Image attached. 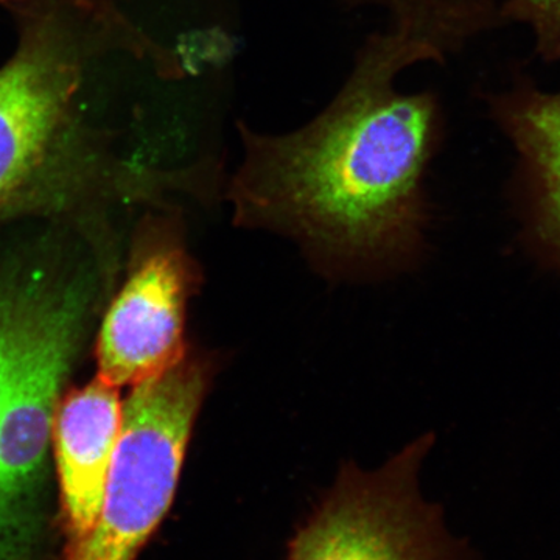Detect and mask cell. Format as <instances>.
<instances>
[{
    "label": "cell",
    "instance_id": "obj_8",
    "mask_svg": "<svg viewBox=\"0 0 560 560\" xmlns=\"http://www.w3.org/2000/svg\"><path fill=\"white\" fill-rule=\"evenodd\" d=\"M508 121L536 187L537 242L560 265V94L533 95Z\"/></svg>",
    "mask_w": 560,
    "mask_h": 560
},
{
    "label": "cell",
    "instance_id": "obj_2",
    "mask_svg": "<svg viewBox=\"0 0 560 560\" xmlns=\"http://www.w3.org/2000/svg\"><path fill=\"white\" fill-rule=\"evenodd\" d=\"M9 13L16 44L0 66V219L165 186L168 173L138 172L120 160L117 132L92 116L88 91L103 58L120 51L158 69L171 60V49L128 18L55 2Z\"/></svg>",
    "mask_w": 560,
    "mask_h": 560
},
{
    "label": "cell",
    "instance_id": "obj_12",
    "mask_svg": "<svg viewBox=\"0 0 560 560\" xmlns=\"http://www.w3.org/2000/svg\"><path fill=\"white\" fill-rule=\"evenodd\" d=\"M375 2H396V0H375Z\"/></svg>",
    "mask_w": 560,
    "mask_h": 560
},
{
    "label": "cell",
    "instance_id": "obj_11",
    "mask_svg": "<svg viewBox=\"0 0 560 560\" xmlns=\"http://www.w3.org/2000/svg\"><path fill=\"white\" fill-rule=\"evenodd\" d=\"M35 2L62 3V5L72 7V9L84 11V13L95 14V16L125 20L127 14H125L124 5L130 0H0V7L9 11L14 7Z\"/></svg>",
    "mask_w": 560,
    "mask_h": 560
},
{
    "label": "cell",
    "instance_id": "obj_3",
    "mask_svg": "<svg viewBox=\"0 0 560 560\" xmlns=\"http://www.w3.org/2000/svg\"><path fill=\"white\" fill-rule=\"evenodd\" d=\"M209 378L208 361L186 355L135 385L124 404L101 512L73 541L68 560L135 559L171 510Z\"/></svg>",
    "mask_w": 560,
    "mask_h": 560
},
{
    "label": "cell",
    "instance_id": "obj_7",
    "mask_svg": "<svg viewBox=\"0 0 560 560\" xmlns=\"http://www.w3.org/2000/svg\"><path fill=\"white\" fill-rule=\"evenodd\" d=\"M121 418L119 390L102 378L72 390L58 405L51 440L72 544L92 528L101 512Z\"/></svg>",
    "mask_w": 560,
    "mask_h": 560
},
{
    "label": "cell",
    "instance_id": "obj_10",
    "mask_svg": "<svg viewBox=\"0 0 560 560\" xmlns=\"http://www.w3.org/2000/svg\"><path fill=\"white\" fill-rule=\"evenodd\" d=\"M512 10L528 21L547 54L560 50V0H511Z\"/></svg>",
    "mask_w": 560,
    "mask_h": 560
},
{
    "label": "cell",
    "instance_id": "obj_5",
    "mask_svg": "<svg viewBox=\"0 0 560 560\" xmlns=\"http://www.w3.org/2000/svg\"><path fill=\"white\" fill-rule=\"evenodd\" d=\"M429 440H419L382 469L346 467L298 529L290 560H471L441 511L418 488Z\"/></svg>",
    "mask_w": 560,
    "mask_h": 560
},
{
    "label": "cell",
    "instance_id": "obj_4",
    "mask_svg": "<svg viewBox=\"0 0 560 560\" xmlns=\"http://www.w3.org/2000/svg\"><path fill=\"white\" fill-rule=\"evenodd\" d=\"M84 304L75 287L31 280L0 407V560L13 559L24 539L25 512L54 436Z\"/></svg>",
    "mask_w": 560,
    "mask_h": 560
},
{
    "label": "cell",
    "instance_id": "obj_6",
    "mask_svg": "<svg viewBox=\"0 0 560 560\" xmlns=\"http://www.w3.org/2000/svg\"><path fill=\"white\" fill-rule=\"evenodd\" d=\"M190 287L183 250L162 246L143 256L103 320L98 378L135 386L183 360Z\"/></svg>",
    "mask_w": 560,
    "mask_h": 560
},
{
    "label": "cell",
    "instance_id": "obj_9",
    "mask_svg": "<svg viewBox=\"0 0 560 560\" xmlns=\"http://www.w3.org/2000/svg\"><path fill=\"white\" fill-rule=\"evenodd\" d=\"M31 280L13 275H0V407L5 394L11 352L27 301Z\"/></svg>",
    "mask_w": 560,
    "mask_h": 560
},
{
    "label": "cell",
    "instance_id": "obj_1",
    "mask_svg": "<svg viewBox=\"0 0 560 560\" xmlns=\"http://www.w3.org/2000/svg\"><path fill=\"white\" fill-rule=\"evenodd\" d=\"M425 60V47L375 33L334 101L307 124L271 135L238 121L243 160L231 184L238 215L350 254L410 243L422 221L436 106L429 94H404L396 80Z\"/></svg>",
    "mask_w": 560,
    "mask_h": 560
}]
</instances>
